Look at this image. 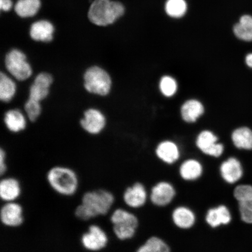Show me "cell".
<instances>
[{
    "label": "cell",
    "mask_w": 252,
    "mask_h": 252,
    "mask_svg": "<svg viewBox=\"0 0 252 252\" xmlns=\"http://www.w3.org/2000/svg\"><path fill=\"white\" fill-rule=\"evenodd\" d=\"M115 202L114 194L108 189L87 191L82 196L81 203L75 207V217L82 221H88L96 217L108 215Z\"/></svg>",
    "instance_id": "cell-1"
},
{
    "label": "cell",
    "mask_w": 252,
    "mask_h": 252,
    "mask_svg": "<svg viewBox=\"0 0 252 252\" xmlns=\"http://www.w3.org/2000/svg\"><path fill=\"white\" fill-rule=\"evenodd\" d=\"M46 179L50 189L63 197L74 196L80 188L77 173L67 166H52L47 171Z\"/></svg>",
    "instance_id": "cell-2"
},
{
    "label": "cell",
    "mask_w": 252,
    "mask_h": 252,
    "mask_svg": "<svg viewBox=\"0 0 252 252\" xmlns=\"http://www.w3.org/2000/svg\"><path fill=\"white\" fill-rule=\"evenodd\" d=\"M124 12V6L121 2L94 0L90 6L88 17L91 23L97 26L106 27L114 23Z\"/></svg>",
    "instance_id": "cell-3"
},
{
    "label": "cell",
    "mask_w": 252,
    "mask_h": 252,
    "mask_svg": "<svg viewBox=\"0 0 252 252\" xmlns=\"http://www.w3.org/2000/svg\"><path fill=\"white\" fill-rule=\"evenodd\" d=\"M109 220L113 234L119 241H127L134 237L138 226V220L134 214L118 208L110 213Z\"/></svg>",
    "instance_id": "cell-4"
},
{
    "label": "cell",
    "mask_w": 252,
    "mask_h": 252,
    "mask_svg": "<svg viewBox=\"0 0 252 252\" xmlns=\"http://www.w3.org/2000/svg\"><path fill=\"white\" fill-rule=\"evenodd\" d=\"M84 86L88 93L99 96H108L112 87V78L105 69L98 65L87 68L83 76Z\"/></svg>",
    "instance_id": "cell-5"
},
{
    "label": "cell",
    "mask_w": 252,
    "mask_h": 252,
    "mask_svg": "<svg viewBox=\"0 0 252 252\" xmlns=\"http://www.w3.org/2000/svg\"><path fill=\"white\" fill-rule=\"evenodd\" d=\"M4 63L6 70L15 80L25 81L32 75V67L26 55L20 50H10L5 57Z\"/></svg>",
    "instance_id": "cell-6"
},
{
    "label": "cell",
    "mask_w": 252,
    "mask_h": 252,
    "mask_svg": "<svg viewBox=\"0 0 252 252\" xmlns=\"http://www.w3.org/2000/svg\"><path fill=\"white\" fill-rule=\"evenodd\" d=\"M109 238L102 226L93 223L80 237V243L85 250L91 252L102 251L108 247Z\"/></svg>",
    "instance_id": "cell-7"
},
{
    "label": "cell",
    "mask_w": 252,
    "mask_h": 252,
    "mask_svg": "<svg viewBox=\"0 0 252 252\" xmlns=\"http://www.w3.org/2000/svg\"><path fill=\"white\" fill-rule=\"evenodd\" d=\"M0 220L6 228L20 227L25 221L23 206L18 201L4 203L0 209Z\"/></svg>",
    "instance_id": "cell-8"
},
{
    "label": "cell",
    "mask_w": 252,
    "mask_h": 252,
    "mask_svg": "<svg viewBox=\"0 0 252 252\" xmlns=\"http://www.w3.org/2000/svg\"><path fill=\"white\" fill-rule=\"evenodd\" d=\"M81 127L91 135H97L105 128L106 119L100 110L90 108L84 113L83 118L81 119Z\"/></svg>",
    "instance_id": "cell-9"
},
{
    "label": "cell",
    "mask_w": 252,
    "mask_h": 252,
    "mask_svg": "<svg viewBox=\"0 0 252 252\" xmlns=\"http://www.w3.org/2000/svg\"><path fill=\"white\" fill-rule=\"evenodd\" d=\"M53 83L52 75L48 72H42L37 74L30 88L29 98L40 102L47 98L50 87Z\"/></svg>",
    "instance_id": "cell-10"
},
{
    "label": "cell",
    "mask_w": 252,
    "mask_h": 252,
    "mask_svg": "<svg viewBox=\"0 0 252 252\" xmlns=\"http://www.w3.org/2000/svg\"><path fill=\"white\" fill-rule=\"evenodd\" d=\"M23 189L20 181L13 176H2L0 181V198L3 203L18 201Z\"/></svg>",
    "instance_id": "cell-11"
},
{
    "label": "cell",
    "mask_w": 252,
    "mask_h": 252,
    "mask_svg": "<svg viewBox=\"0 0 252 252\" xmlns=\"http://www.w3.org/2000/svg\"><path fill=\"white\" fill-rule=\"evenodd\" d=\"M196 145L204 154L214 157L221 156L224 149L223 145L218 143L216 135L210 131H203L198 135Z\"/></svg>",
    "instance_id": "cell-12"
},
{
    "label": "cell",
    "mask_w": 252,
    "mask_h": 252,
    "mask_svg": "<svg viewBox=\"0 0 252 252\" xmlns=\"http://www.w3.org/2000/svg\"><path fill=\"white\" fill-rule=\"evenodd\" d=\"M175 195V189L170 183L160 182L152 188L150 199L156 206L164 207L172 202Z\"/></svg>",
    "instance_id": "cell-13"
},
{
    "label": "cell",
    "mask_w": 252,
    "mask_h": 252,
    "mask_svg": "<svg viewBox=\"0 0 252 252\" xmlns=\"http://www.w3.org/2000/svg\"><path fill=\"white\" fill-rule=\"evenodd\" d=\"M147 193L144 186L141 183L134 184L126 189L123 194V200L128 207L138 209L146 203Z\"/></svg>",
    "instance_id": "cell-14"
},
{
    "label": "cell",
    "mask_w": 252,
    "mask_h": 252,
    "mask_svg": "<svg viewBox=\"0 0 252 252\" xmlns=\"http://www.w3.org/2000/svg\"><path fill=\"white\" fill-rule=\"evenodd\" d=\"M222 178L229 184L238 182L243 176V168L240 162L235 158H229L220 166Z\"/></svg>",
    "instance_id": "cell-15"
},
{
    "label": "cell",
    "mask_w": 252,
    "mask_h": 252,
    "mask_svg": "<svg viewBox=\"0 0 252 252\" xmlns=\"http://www.w3.org/2000/svg\"><path fill=\"white\" fill-rule=\"evenodd\" d=\"M232 220L231 214L227 207L220 205L208 210L206 220L208 224L213 228L222 225H228Z\"/></svg>",
    "instance_id": "cell-16"
},
{
    "label": "cell",
    "mask_w": 252,
    "mask_h": 252,
    "mask_svg": "<svg viewBox=\"0 0 252 252\" xmlns=\"http://www.w3.org/2000/svg\"><path fill=\"white\" fill-rule=\"evenodd\" d=\"M54 27L47 21L36 22L32 25L30 29V36L36 42H50L53 40Z\"/></svg>",
    "instance_id": "cell-17"
},
{
    "label": "cell",
    "mask_w": 252,
    "mask_h": 252,
    "mask_svg": "<svg viewBox=\"0 0 252 252\" xmlns=\"http://www.w3.org/2000/svg\"><path fill=\"white\" fill-rule=\"evenodd\" d=\"M4 124L9 131L20 133L27 127V119L24 113L18 109H10L5 113Z\"/></svg>",
    "instance_id": "cell-18"
},
{
    "label": "cell",
    "mask_w": 252,
    "mask_h": 252,
    "mask_svg": "<svg viewBox=\"0 0 252 252\" xmlns=\"http://www.w3.org/2000/svg\"><path fill=\"white\" fill-rule=\"evenodd\" d=\"M172 217L175 225L181 229L190 228L196 222V216L193 211L185 206L176 208Z\"/></svg>",
    "instance_id": "cell-19"
},
{
    "label": "cell",
    "mask_w": 252,
    "mask_h": 252,
    "mask_svg": "<svg viewBox=\"0 0 252 252\" xmlns=\"http://www.w3.org/2000/svg\"><path fill=\"white\" fill-rule=\"evenodd\" d=\"M156 154L160 160L168 164L175 163L180 156L178 146L169 141L160 143L157 148Z\"/></svg>",
    "instance_id": "cell-20"
},
{
    "label": "cell",
    "mask_w": 252,
    "mask_h": 252,
    "mask_svg": "<svg viewBox=\"0 0 252 252\" xmlns=\"http://www.w3.org/2000/svg\"><path fill=\"white\" fill-rule=\"evenodd\" d=\"M179 173L185 181H195L202 175L203 166L196 159H188L183 162L179 169Z\"/></svg>",
    "instance_id": "cell-21"
},
{
    "label": "cell",
    "mask_w": 252,
    "mask_h": 252,
    "mask_svg": "<svg viewBox=\"0 0 252 252\" xmlns=\"http://www.w3.org/2000/svg\"><path fill=\"white\" fill-rule=\"evenodd\" d=\"M204 113V106L197 100L191 99L182 105L181 114L184 121L191 123L197 121Z\"/></svg>",
    "instance_id": "cell-22"
},
{
    "label": "cell",
    "mask_w": 252,
    "mask_h": 252,
    "mask_svg": "<svg viewBox=\"0 0 252 252\" xmlns=\"http://www.w3.org/2000/svg\"><path fill=\"white\" fill-rule=\"evenodd\" d=\"M17 93V86L12 78L1 72L0 74V99L8 103L13 99Z\"/></svg>",
    "instance_id": "cell-23"
},
{
    "label": "cell",
    "mask_w": 252,
    "mask_h": 252,
    "mask_svg": "<svg viewBox=\"0 0 252 252\" xmlns=\"http://www.w3.org/2000/svg\"><path fill=\"white\" fill-rule=\"evenodd\" d=\"M232 140L239 149L252 150V131L247 127H241L233 132Z\"/></svg>",
    "instance_id": "cell-24"
},
{
    "label": "cell",
    "mask_w": 252,
    "mask_h": 252,
    "mask_svg": "<svg viewBox=\"0 0 252 252\" xmlns=\"http://www.w3.org/2000/svg\"><path fill=\"white\" fill-rule=\"evenodd\" d=\"M40 7V0H18L15 11L20 17H31L37 14Z\"/></svg>",
    "instance_id": "cell-25"
},
{
    "label": "cell",
    "mask_w": 252,
    "mask_h": 252,
    "mask_svg": "<svg viewBox=\"0 0 252 252\" xmlns=\"http://www.w3.org/2000/svg\"><path fill=\"white\" fill-rule=\"evenodd\" d=\"M234 31L238 39L248 42L252 41V17L242 16L239 23L235 25Z\"/></svg>",
    "instance_id": "cell-26"
},
{
    "label": "cell",
    "mask_w": 252,
    "mask_h": 252,
    "mask_svg": "<svg viewBox=\"0 0 252 252\" xmlns=\"http://www.w3.org/2000/svg\"><path fill=\"white\" fill-rule=\"evenodd\" d=\"M136 252H171L168 244L157 236L150 238Z\"/></svg>",
    "instance_id": "cell-27"
},
{
    "label": "cell",
    "mask_w": 252,
    "mask_h": 252,
    "mask_svg": "<svg viewBox=\"0 0 252 252\" xmlns=\"http://www.w3.org/2000/svg\"><path fill=\"white\" fill-rule=\"evenodd\" d=\"M234 197L239 206L252 207V186L241 185L235 189Z\"/></svg>",
    "instance_id": "cell-28"
},
{
    "label": "cell",
    "mask_w": 252,
    "mask_h": 252,
    "mask_svg": "<svg viewBox=\"0 0 252 252\" xmlns=\"http://www.w3.org/2000/svg\"><path fill=\"white\" fill-rule=\"evenodd\" d=\"M165 9L167 14L171 17L180 18L187 11V3L184 0H168L166 4Z\"/></svg>",
    "instance_id": "cell-29"
},
{
    "label": "cell",
    "mask_w": 252,
    "mask_h": 252,
    "mask_svg": "<svg viewBox=\"0 0 252 252\" xmlns=\"http://www.w3.org/2000/svg\"><path fill=\"white\" fill-rule=\"evenodd\" d=\"M24 109L27 117L32 122L39 118L42 110L40 102L30 98L25 102Z\"/></svg>",
    "instance_id": "cell-30"
},
{
    "label": "cell",
    "mask_w": 252,
    "mask_h": 252,
    "mask_svg": "<svg viewBox=\"0 0 252 252\" xmlns=\"http://www.w3.org/2000/svg\"><path fill=\"white\" fill-rule=\"evenodd\" d=\"M160 90L167 97L174 95L178 89L177 83L174 78L170 76H164L160 80Z\"/></svg>",
    "instance_id": "cell-31"
},
{
    "label": "cell",
    "mask_w": 252,
    "mask_h": 252,
    "mask_svg": "<svg viewBox=\"0 0 252 252\" xmlns=\"http://www.w3.org/2000/svg\"><path fill=\"white\" fill-rule=\"evenodd\" d=\"M241 220L247 223L252 224V207L239 206Z\"/></svg>",
    "instance_id": "cell-32"
},
{
    "label": "cell",
    "mask_w": 252,
    "mask_h": 252,
    "mask_svg": "<svg viewBox=\"0 0 252 252\" xmlns=\"http://www.w3.org/2000/svg\"><path fill=\"white\" fill-rule=\"evenodd\" d=\"M7 154L4 149L0 150V175L4 176L7 172Z\"/></svg>",
    "instance_id": "cell-33"
},
{
    "label": "cell",
    "mask_w": 252,
    "mask_h": 252,
    "mask_svg": "<svg viewBox=\"0 0 252 252\" xmlns=\"http://www.w3.org/2000/svg\"><path fill=\"white\" fill-rule=\"evenodd\" d=\"M12 6L11 0H0V8L1 10L8 11Z\"/></svg>",
    "instance_id": "cell-34"
},
{
    "label": "cell",
    "mask_w": 252,
    "mask_h": 252,
    "mask_svg": "<svg viewBox=\"0 0 252 252\" xmlns=\"http://www.w3.org/2000/svg\"><path fill=\"white\" fill-rule=\"evenodd\" d=\"M245 62L249 67L252 68V53H250L246 57Z\"/></svg>",
    "instance_id": "cell-35"
}]
</instances>
